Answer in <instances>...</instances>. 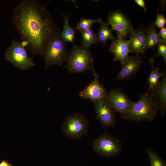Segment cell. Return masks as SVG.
I'll use <instances>...</instances> for the list:
<instances>
[{
    "instance_id": "6da1fadb",
    "label": "cell",
    "mask_w": 166,
    "mask_h": 166,
    "mask_svg": "<svg viewBox=\"0 0 166 166\" xmlns=\"http://www.w3.org/2000/svg\"><path fill=\"white\" fill-rule=\"evenodd\" d=\"M12 21L21 43L33 55L43 56L47 45L61 33L49 12L37 0L22 1L13 10Z\"/></svg>"
},
{
    "instance_id": "7a4b0ae2",
    "label": "cell",
    "mask_w": 166,
    "mask_h": 166,
    "mask_svg": "<svg viewBox=\"0 0 166 166\" xmlns=\"http://www.w3.org/2000/svg\"><path fill=\"white\" fill-rule=\"evenodd\" d=\"M138 101L135 102L131 110L121 116L122 119L136 122L153 121L158 112L156 105L152 101L148 91L140 94Z\"/></svg>"
},
{
    "instance_id": "3957f363",
    "label": "cell",
    "mask_w": 166,
    "mask_h": 166,
    "mask_svg": "<svg viewBox=\"0 0 166 166\" xmlns=\"http://www.w3.org/2000/svg\"><path fill=\"white\" fill-rule=\"evenodd\" d=\"M64 68L70 73H81L88 70H95L93 58L89 49L74 45L69 53Z\"/></svg>"
},
{
    "instance_id": "277c9868",
    "label": "cell",
    "mask_w": 166,
    "mask_h": 166,
    "mask_svg": "<svg viewBox=\"0 0 166 166\" xmlns=\"http://www.w3.org/2000/svg\"><path fill=\"white\" fill-rule=\"evenodd\" d=\"M60 33L55 36L46 47L43 56L45 69L53 65H61L66 61L68 51L66 42L60 37Z\"/></svg>"
},
{
    "instance_id": "5b68a950",
    "label": "cell",
    "mask_w": 166,
    "mask_h": 166,
    "mask_svg": "<svg viewBox=\"0 0 166 166\" xmlns=\"http://www.w3.org/2000/svg\"><path fill=\"white\" fill-rule=\"evenodd\" d=\"M89 120L82 115L74 113L67 116L63 123L62 130L65 136L69 139L78 140L88 132Z\"/></svg>"
},
{
    "instance_id": "8992f818",
    "label": "cell",
    "mask_w": 166,
    "mask_h": 166,
    "mask_svg": "<svg viewBox=\"0 0 166 166\" xmlns=\"http://www.w3.org/2000/svg\"><path fill=\"white\" fill-rule=\"evenodd\" d=\"M11 44L6 49L5 59L13 65L23 70H27L35 65L29 57L25 46L16 38L11 40Z\"/></svg>"
},
{
    "instance_id": "52a82bcc",
    "label": "cell",
    "mask_w": 166,
    "mask_h": 166,
    "mask_svg": "<svg viewBox=\"0 0 166 166\" xmlns=\"http://www.w3.org/2000/svg\"><path fill=\"white\" fill-rule=\"evenodd\" d=\"M92 147L97 155L112 157L121 153L122 143L118 138L106 131L93 140Z\"/></svg>"
},
{
    "instance_id": "ba28073f",
    "label": "cell",
    "mask_w": 166,
    "mask_h": 166,
    "mask_svg": "<svg viewBox=\"0 0 166 166\" xmlns=\"http://www.w3.org/2000/svg\"><path fill=\"white\" fill-rule=\"evenodd\" d=\"M107 22L112 26V30L116 32L117 35L125 39L130 37L133 30L131 23L128 17L119 10L110 11Z\"/></svg>"
},
{
    "instance_id": "9c48e42d",
    "label": "cell",
    "mask_w": 166,
    "mask_h": 166,
    "mask_svg": "<svg viewBox=\"0 0 166 166\" xmlns=\"http://www.w3.org/2000/svg\"><path fill=\"white\" fill-rule=\"evenodd\" d=\"M94 104L96 118L103 128L106 129L116 126V112L107 99L97 101Z\"/></svg>"
},
{
    "instance_id": "30bf717a",
    "label": "cell",
    "mask_w": 166,
    "mask_h": 166,
    "mask_svg": "<svg viewBox=\"0 0 166 166\" xmlns=\"http://www.w3.org/2000/svg\"><path fill=\"white\" fill-rule=\"evenodd\" d=\"M107 99L116 112L121 116L129 112L135 103L126 94L118 88L111 89L108 92Z\"/></svg>"
},
{
    "instance_id": "8fae6325",
    "label": "cell",
    "mask_w": 166,
    "mask_h": 166,
    "mask_svg": "<svg viewBox=\"0 0 166 166\" xmlns=\"http://www.w3.org/2000/svg\"><path fill=\"white\" fill-rule=\"evenodd\" d=\"M94 78L89 84L79 93L82 98L89 99L93 103L107 99L108 92L99 80V75L94 70L93 72Z\"/></svg>"
},
{
    "instance_id": "7c38bea8",
    "label": "cell",
    "mask_w": 166,
    "mask_h": 166,
    "mask_svg": "<svg viewBox=\"0 0 166 166\" xmlns=\"http://www.w3.org/2000/svg\"><path fill=\"white\" fill-rule=\"evenodd\" d=\"M144 63L143 56L136 53L133 56H128L121 65V68L115 80L117 81L130 79L138 73Z\"/></svg>"
},
{
    "instance_id": "4fadbf2b",
    "label": "cell",
    "mask_w": 166,
    "mask_h": 166,
    "mask_svg": "<svg viewBox=\"0 0 166 166\" xmlns=\"http://www.w3.org/2000/svg\"><path fill=\"white\" fill-rule=\"evenodd\" d=\"M162 79L158 85L148 91L152 101L156 105L161 117L166 113V72L163 71Z\"/></svg>"
},
{
    "instance_id": "5bb4252c",
    "label": "cell",
    "mask_w": 166,
    "mask_h": 166,
    "mask_svg": "<svg viewBox=\"0 0 166 166\" xmlns=\"http://www.w3.org/2000/svg\"><path fill=\"white\" fill-rule=\"evenodd\" d=\"M129 47L130 52L144 55L147 43V36L143 26L134 29L129 37Z\"/></svg>"
},
{
    "instance_id": "9a60e30c",
    "label": "cell",
    "mask_w": 166,
    "mask_h": 166,
    "mask_svg": "<svg viewBox=\"0 0 166 166\" xmlns=\"http://www.w3.org/2000/svg\"><path fill=\"white\" fill-rule=\"evenodd\" d=\"M116 37V39L112 42L108 51L114 54V60L119 61L122 65L130 52L129 41L119 36Z\"/></svg>"
},
{
    "instance_id": "2e32d148",
    "label": "cell",
    "mask_w": 166,
    "mask_h": 166,
    "mask_svg": "<svg viewBox=\"0 0 166 166\" xmlns=\"http://www.w3.org/2000/svg\"><path fill=\"white\" fill-rule=\"evenodd\" d=\"M156 27L154 22L150 23L148 27L145 29L147 36V43L145 50L148 49H154L155 46L161 43H166V41L160 38L159 36Z\"/></svg>"
},
{
    "instance_id": "e0dca14e",
    "label": "cell",
    "mask_w": 166,
    "mask_h": 166,
    "mask_svg": "<svg viewBox=\"0 0 166 166\" xmlns=\"http://www.w3.org/2000/svg\"><path fill=\"white\" fill-rule=\"evenodd\" d=\"M100 23V26L97 33L98 42L105 46L108 40H110L112 42L116 39L117 37L113 35V30L109 27V24L107 22L101 18Z\"/></svg>"
},
{
    "instance_id": "ac0fdd59",
    "label": "cell",
    "mask_w": 166,
    "mask_h": 166,
    "mask_svg": "<svg viewBox=\"0 0 166 166\" xmlns=\"http://www.w3.org/2000/svg\"><path fill=\"white\" fill-rule=\"evenodd\" d=\"M64 18L63 30L60 35V38L65 42H69L73 44L75 40V30L74 28L69 25V18L70 14L66 16L63 14H61Z\"/></svg>"
},
{
    "instance_id": "d6986e66",
    "label": "cell",
    "mask_w": 166,
    "mask_h": 166,
    "mask_svg": "<svg viewBox=\"0 0 166 166\" xmlns=\"http://www.w3.org/2000/svg\"><path fill=\"white\" fill-rule=\"evenodd\" d=\"M82 37L81 46L89 49L92 45L97 44L98 42L97 33L91 28L90 29L80 31Z\"/></svg>"
},
{
    "instance_id": "ffe728a7",
    "label": "cell",
    "mask_w": 166,
    "mask_h": 166,
    "mask_svg": "<svg viewBox=\"0 0 166 166\" xmlns=\"http://www.w3.org/2000/svg\"><path fill=\"white\" fill-rule=\"evenodd\" d=\"M163 74V71L160 72L159 68L154 67L152 66V70L147 78L149 84L148 91H149L158 85L159 82V79L162 77Z\"/></svg>"
},
{
    "instance_id": "44dd1931",
    "label": "cell",
    "mask_w": 166,
    "mask_h": 166,
    "mask_svg": "<svg viewBox=\"0 0 166 166\" xmlns=\"http://www.w3.org/2000/svg\"><path fill=\"white\" fill-rule=\"evenodd\" d=\"M146 152L148 156L151 166H166L164 161L152 148H148Z\"/></svg>"
},
{
    "instance_id": "7402d4cb",
    "label": "cell",
    "mask_w": 166,
    "mask_h": 166,
    "mask_svg": "<svg viewBox=\"0 0 166 166\" xmlns=\"http://www.w3.org/2000/svg\"><path fill=\"white\" fill-rule=\"evenodd\" d=\"M101 18L98 19H92L83 18L80 19L79 21L77 23V26L74 28L76 31L77 30L80 31L89 30L92 28V25L95 22L100 23Z\"/></svg>"
},
{
    "instance_id": "603a6c76",
    "label": "cell",
    "mask_w": 166,
    "mask_h": 166,
    "mask_svg": "<svg viewBox=\"0 0 166 166\" xmlns=\"http://www.w3.org/2000/svg\"><path fill=\"white\" fill-rule=\"evenodd\" d=\"M158 51L156 54L153 56L156 57L161 56L163 58L165 64L166 63V43H161L157 44Z\"/></svg>"
},
{
    "instance_id": "cb8c5ba5",
    "label": "cell",
    "mask_w": 166,
    "mask_h": 166,
    "mask_svg": "<svg viewBox=\"0 0 166 166\" xmlns=\"http://www.w3.org/2000/svg\"><path fill=\"white\" fill-rule=\"evenodd\" d=\"M166 22V20L163 14V13L161 14L158 12L156 18L154 25L156 27L161 29L164 27Z\"/></svg>"
},
{
    "instance_id": "d4e9b609",
    "label": "cell",
    "mask_w": 166,
    "mask_h": 166,
    "mask_svg": "<svg viewBox=\"0 0 166 166\" xmlns=\"http://www.w3.org/2000/svg\"><path fill=\"white\" fill-rule=\"evenodd\" d=\"M158 35L160 38L166 41V28L164 27L160 29Z\"/></svg>"
},
{
    "instance_id": "484cf974",
    "label": "cell",
    "mask_w": 166,
    "mask_h": 166,
    "mask_svg": "<svg viewBox=\"0 0 166 166\" xmlns=\"http://www.w3.org/2000/svg\"><path fill=\"white\" fill-rule=\"evenodd\" d=\"M134 1L137 5L142 7L145 12L146 11L147 8L144 0H135Z\"/></svg>"
},
{
    "instance_id": "4316f807",
    "label": "cell",
    "mask_w": 166,
    "mask_h": 166,
    "mask_svg": "<svg viewBox=\"0 0 166 166\" xmlns=\"http://www.w3.org/2000/svg\"><path fill=\"white\" fill-rule=\"evenodd\" d=\"M12 164L9 163L8 161L4 160L0 163V166H12Z\"/></svg>"
}]
</instances>
